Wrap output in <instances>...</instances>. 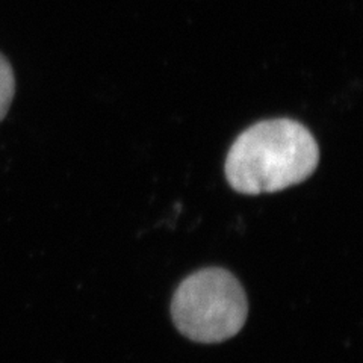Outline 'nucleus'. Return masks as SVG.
Segmentation results:
<instances>
[{
	"mask_svg": "<svg viewBox=\"0 0 363 363\" xmlns=\"http://www.w3.org/2000/svg\"><path fill=\"white\" fill-rule=\"evenodd\" d=\"M320 162V147L311 130L291 118L259 121L232 144L224 173L241 194L259 196L298 185Z\"/></svg>",
	"mask_w": 363,
	"mask_h": 363,
	"instance_id": "f257e3e1",
	"label": "nucleus"
},
{
	"mask_svg": "<svg viewBox=\"0 0 363 363\" xmlns=\"http://www.w3.org/2000/svg\"><path fill=\"white\" fill-rule=\"evenodd\" d=\"M248 313L247 295L223 268H204L180 283L172 303L179 332L191 340L217 344L241 332Z\"/></svg>",
	"mask_w": 363,
	"mask_h": 363,
	"instance_id": "f03ea898",
	"label": "nucleus"
},
{
	"mask_svg": "<svg viewBox=\"0 0 363 363\" xmlns=\"http://www.w3.org/2000/svg\"><path fill=\"white\" fill-rule=\"evenodd\" d=\"M16 94V77L14 70L9 61L0 53V121H2L9 111L11 104Z\"/></svg>",
	"mask_w": 363,
	"mask_h": 363,
	"instance_id": "7ed1b4c3",
	"label": "nucleus"
}]
</instances>
